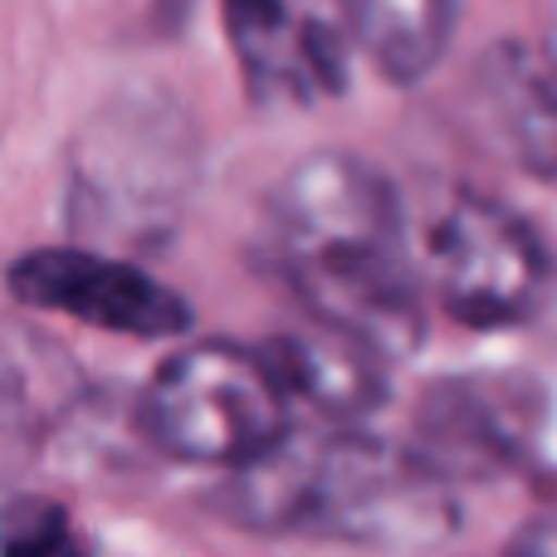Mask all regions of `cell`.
<instances>
[{
  "instance_id": "cell-1",
  "label": "cell",
  "mask_w": 557,
  "mask_h": 557,
  "mask_svg": "<svg viewBox=\"0 0 557 557\" xmlns=\"http://www.w3.org/2000/svg\"><path fill=\"white\" fill-rule=\"evenodd\" d=\"M270 264L313 323L392 362L421 347L425 308L392 182L352 152H313L270 201Z\"/></svg>"
},
{
  "instance_id": "cell-2",
  "label": "cell",
  "mask_w": 557,
  "mask_h": 557,
  "mask_svg": "<svg viewBox=\"0 0 557 557\" xmlns=\"http://www.w3.org/2000/svg\"><path fill=\"white\" fill-rule=\"evenodd\" d=\"M215 509L255 533H298L362 548H425L455 529V494L411 445L372 435H284L231 470Z\"/></svg>"
},
{
  "instance_id": "cell-3",
  "label": "cell",
  "mask_w": 557,
  "mask_h": 557,
  "mask_svg": "<svg viewBox=\"0 0 557 557\" xmlns=\"http://www.w3.org/2000/svg\"><path fill=\"white\" fill-rule=\"evenodd\" d=\"M201 143L166 88L108 98L69 152V221L88 250H157L176 235L196 191Z\"/></svg>"
},
{
  "instance_id": "cell-4",
  "label": "cell",
  "mask_w": 557,
  "mask_h": 557,
  "mask_svg": "<svg viewBox=\"0 0 557 557\" xmlns=\"http://www.w3.org/2000/svg\"><path fill=\"white\" fill-rule=\"evenodd\" d=\"M288 406L294 401L264 347L206 337L176 347L152 372L137 425L157 450L182 465L240 470L288 435Z\"/></svg>"
},
{
  "instance_id": "cell-5",
  "label": "cell",
  "mask_w": 557,
  "mask_h": 557,
  "mask_svg": "<svg viewBox=\"0 0 557 557\" xmlns=\"http://www.w3.org/2000/svg\"><path fill=\"white\" fill-rule=\"evenodd\" d=\"M425 260L441 308L465 327H519L553 298L557 264L543 235L513 206L455 186L425 235Z\"/></svg>"
},
{
  "instance_id": "cell-6",
  "label": "cell",
  "mask_w": 557,
  "mask_h": 557,
  "mask_svg": "<svg viewBox=\"0 0 557 557\" xmlns=\"http://www.w3.org/2000/svg\"><path fill=\"white\" fill-rule=\"evenodd\" d=\"M10 294L25 308L64 313L123 337H176L191 327V308L176 288L123 255L88 245H49L20 255L10 264Z\"/></svg>"
},
{
  "instance_id": "cell-7",
  "label": "cell",
  "mask_w": 557,
  "mask_h": 557,
  "mask_svg": "<svg viewBox=\"0 0 557 557\" xmlns=\"http://www.w3.org/2000/svg\"><path fill=\"white\" fill-rule=\"evenodd\" d=\"M411 450L445 484L499 474L529 455V411L494 382H441L421 406Z\"/></svg>"
},
{
  "instance_id": "cell-8",
  "label": "cell",
  "mask_w": 557,
  "mask_h": 557,
  "mask_svg": "<svg viewBox=\"0 0 557 557\" xmlns=\"http://www.w3.org/2000/svg\"><path fill=\"white\" fill-rule=\"evenodd\" d=\"M474 108L484 133L529 176H557V74L543 49L499 39L474 64Z\"/></svg>"
},
{
  "instance_id": "cell-9",
  "label": "cell",
  "mask_w": 557,
  "mask_h": 557,
  "mask_svg": "<svg viewBox=\"0 0 557 557\" xmlns=\"http://www.w3.org/2000/svg\"><path fill=\"white\" fill-rule=\"evenodd\" d=\"M74 396V362L49 337L0 318V484L29 470Z\"/></svg>"
},
{
  "instance_id": "cell-10",
  "label": "cell",
  "mask_w": 557,
  "mask_h": 557,
  "mask_svg": "<svg viewBox=\"0 0 557 557\" xmlns=\"http://www.w3.org/2000/svg\"><path fill=\"white\" fill-rule=\"evenodd\" d=\"M264 357L284 382L288 401H304L333 421L376 411L386 396V357L367 347L362 337L337 333L313 318L294 333H278L274 343H264Z\"/></svg>"
},
{
  "instance_id": "cell-11",
  "label": "cell",
  "mask_w": 557,
  "mask_h": 557,
  "mask_svg": "<svg viewBox=\"0 0 557 557\" xmlns=\"http://www.w3.org/2000/svg\"><path fill=\"white\" fill-rule=\"evenodd\" d=\"M352 45L367 49L376 74L396 88L425 84L450 49L460 0H347Z\"/></svg>"
},
{
  "instance_id": "cell-12",
  "label": "cell",
  "mask_w": 557,
  "mask_h": 557,
  "mask_svg": "<svg viewBox=\"0 0 557 557\" xmlns=\"http://www.w3.org/2000/svg\"><path fill=\"white\" fill-rule=\"evenodd\" d=\"M278 5V74L274 103H313L347 84V0H274Z\"/></svg>"
},
{
  "instance_id": "cell-13",
  "label": "cell",
  "mask_w": 557,
  "mask_h": 557,
  "mask_svg": "<svg viewBox=\"0 0 557 557\" xmlns=\"http://www.w3.org/2000/svg\"><path fill=\"white\" fill-rule=\"evenodd\" d=\"M0 557H88L54 499L20 494L0 513Z\"/></svg>"
},
{
  "instance_id": "cell-14",
  "label": "cell",
  "mask_w": 557,
  "mask_h": 557,
  "mask_svg": "<svg viewBox=\"0 0 557 557\" xmlns=\"http://www.w3.org/2000/svg\"><path fill=\"white\" fill-rule=\"evenodd\" d=\"M231 39L240 54L250 98L274 103V74H278V5L274 0H225Z\"/></svg>"
},
{
  "instance_id": "cell-15",
  "label": "cell",
  "mask_w": 557,
  "mask_h": 557,
  "mask_svg": "<svg viewBox=\"0 0 557 557\" xmlns=\"http://www.w3.org/2000/svg\"><path fill=\"white\" fill-rule=\"evenodd\" d=\"M499 557H557V519H533L509 539Z\"/></svg>"
},
{
  "instance_id": "cell-16",
  "label": "cell",
  "mask_w": 557,
  "mask_h": 557,
  "mask_svg": "<svg viewBox=\"0 0 557 557\" xmlns=\"http://www.w3.org/2000/svg\"><path fill=\"white\" fill-rule=\"evenodd\" d=\"M543 54H548V64H553V74H557V15H553V35H548V45H543Z\"/></svg>"
}]
</instances>
